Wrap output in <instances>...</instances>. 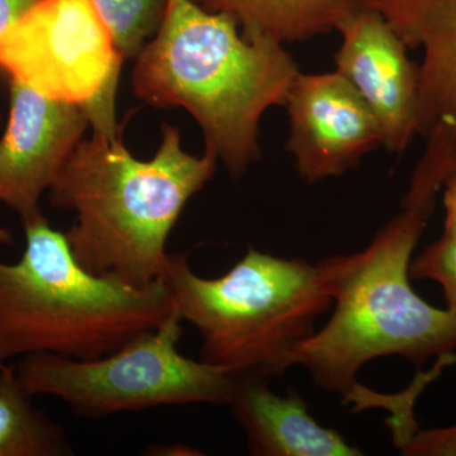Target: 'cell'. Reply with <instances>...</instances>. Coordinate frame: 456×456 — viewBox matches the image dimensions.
Returning a JSON list of instances; mask_svg holds the SVG:
<instances>
[{
    "instance_id": "cell-1",
    "label": "cell",
    "mask_w": 456,
    "mask_h": 456,
    "mask_svg": "<svg viewBox=\"0 0 456 456\" xmlns=\"http://www.w3.org/2000/svg\"><path fill=\"white\" fill-rule=\"evenodd\" d=\"M136 59V97L187 110L202 128L206 150L232 178L259 160L261 118L285 106L301 73L284 44L245 38L235 20L191 0H169L163 25Z\"/></svg>"
},
{
    "instance_id": "cell-2",
    "label": "cell",
    "mask_w": 456,
    "mask_h": 456,
    "mask_svg": "<svg viewBox=\"0 0 456 456\" xmlns=\"http://www.w3.org/2000/svg\"><path fill=\"white\" fill-rule=\"evenodd\" d=\"M217 158L184 151L178 128L163 126L154 159L140 161L118 137L93 134L49 189L51 206L75 212L65 233L84 269L147 287L165 277L167 241L185 204L213 178Z\"/></svg>"
},
{
    "instance_id": "cell-3",
    "label": "cell",
    "mask_w": 456,
    "mask_h": 456,
    "mask_svg": "<svg viewBox=\"0 0 456 456\" xmlns=\"http://www.w3.org/2000/svg\"><path fill=\"white\" fill-rule=\"evenodd\" d=\"M431 213L402 207L370 244L318 261L332 314L293 350L289 368L307 369L318 388L354 401L362 367L383 356L421 367L456 359V314L428 305L411 285L413 253Z\"/></svg>"
},
{
    "instance_id": "cell-4",
    "label": "cell",
    "mask_w": 456,
    "mask_h": 456,
    "mask_svg": "<svg viewBox=\"0 0 456 456\" xmlns=\"http://www.w3.org/2000/svg\"><path fill=\"white\" fill-rule=\"evenodd\" d=\"M23 226L22 257L0 261V364L33 354L102 358L173 311L165 277L139 288L93 274L44 215Z\"/></svg>"
},
{
    "instance_id": "cell-5",
    "label": "cell",
    "mask_w": 456,
    "mask_h": 456,
    "mask_svg": "<svg viewBox=\"0 0 456 456\" xmlns=\"http://www.w3.org/2000/svg\"><path fill=\"white\" fill-rule=\"evenodd\" d=\"M165 279L183 321L200 332V360L233 375L283 374L332 305L317 264L253 248L220 278L200 277L188 254H170Z\"/></svg>"
},
{
    "instance_id": "cell-6",
    "label": "cell",
    "mask_w": 456,
    "mask_h": 456,
    "mask_svg": "<svg viewBox=\"0 0 456 456\" xmlns=\"http://www.w3.org/2000/svg\"><path fill=\"white\" fill-rule=\"evenodd\" d=\"M183 322L174 303L160 325L102 358L27 355L14 367L18 382L29 397L53 395L97 419L174 404H228L236 375L182 355Z\"/></svg>"
},
{
    "instance_id": "cell-7",
    "label": "cell",
    "mask_w": 456,
    "mask_h": 456,
    "mask_svg": "<svg viewBox=\"0 0 456 456\" xmlns=\"http://www.w3.org/2000/svg\"><path fill=\"white\" fill-rule=\"evenodd\" d=\"M123 61L93 0H42L0 36V70L45 97L82 107L93 134L110 139Z\"/></svg>"
},
{
    "instance_id": "cell-8",
    "label": "cell",
    "mask_w": 456,
    "mask_h": 456,
    "mask_svg": "<svg viewBox=\"0 0 456 456\" xmlns=\"http://www.w3.org/2000/svg\"><path fill=\"white\" fill-rule=\"evenodd\" d=\"M408 49L422 51L417 134L425 149L402 207L434 212L456 169V0H364Z\"/></svg>"
},
{
    "instance_id": "cell-9",
    "label": "cell",
    "mask_w": 456,
    "mask_h": 456,
    "mask_svg": "<svg viewBox=\"0 0 456 456\" xmlns=\"http://www.w3.org/2000/svg\"><path fill=\"white\" fill-rule=\"evenodd\" d=\"M287 151L307 184L345 175L383 146L369 108L338 71L299 73L288 94Z\"/></svg>"
},
{
    "instance_id": "cell-10",
    "label": "cell",
    "mask_w": 456,
    "mask_h": 456,
    "mask_svg": "<svg viewBox=\"0 0 456 456\" xmlns=\"http://www.w3.org/2000/svg\"><path fill=\"white\" fill-rule=\"evenodd\" d=\"M336 31L341 36L336 71L377 119L383 146L403 152L417 136L419 65L386 18L367 4L342 20Z\"/></svg>"
},
{
    "instance_id": "cell-11",
    "label": "cell",
    "mask_w": 456,
    "mask_h": 456,
    "mask_svg": "<svg viewBox=\"0 0 456 456\" xmlns=\"http://www.w3.org/2000/svg\"><path fill=\"white\" fill-rule=\"evenodd\" d=\"M11 112L0 139V202L23 224L42 216L49 191L65 161L90 125L82 107L45 97L11 79Z\"/></svg>"
},
{
    "instance_id": "cell-12",
    "label": "cell",
    "mask_w": 456,
    "mask_h": 456,
    "mask_svg": "<svg viewBox=\"0 0 456 456\" xmlns=\"http://www.w3.org/2000/svg\"><path fill=\"white\" fill-rule=\"evenodd\" d=\"M268 378L236 375L228 406L256 456H359L362 450L334 428L311 416L307 402L296 391L279 395Z\"/></svg>"
},
{
    "instance_id": "cell-13",
    "label": "cell",
    "mask_w": 456,
    "mask_h": 456,
    "mask_svg": "<svg viewBox=\"0 0 456 456\" xmlns=\"http://www.w3.org/2000/svg\"><path fill=\"white\" fill-rule=\"evenodd\" d=\"M224 14L241 27L245 38L270 37L289 44L335 31L364 0H191Z\"/></svg>"
},
{
    "instance_id": "cell-14",
    "label": "cell",
    "mask_w": 456,
    "mask_h": 456,
    "mask_svg": "<svg viewBox=\"0 0 456 456\" xmlns=\"http://www.w3.org/2000/svg\"><path fill=\"white\" fill-rule=\"evenodd\" d=\"M18 382L14 367L0 370V456L74 454L61 426L37 408Z\"/></svg>"
},
{
    "instance_id": "cell-15",
    "label": "cell",
    "mask_w": 456,
    "mask_h": 456,
    "mask_svg": "<svg viewBox=\"0 0 456 456\" xmlns=\"http://www.w3.org/2000/svg\"><path fill=\"white\" fill-rule=\"evenodd\" d=\"M123 60L139 56L159 31L169 0H93Z\"/></svg>"
},
{
    "instance_id": "cell-16",
    "label": "cell",
    "mask_w": 456,
    "mask_h": 456,
    "mask_svg": "<svg viewBox=\"0 0 456 456\" xmlns=\"http://www.w3.org/2000/svg\"><path fill=\"white\" fill-rule=\"evenodd\" d=\"M410 275L439 284L448 310L456 314V233L444 232L411 261Z\"/></svg>"
},
{
    "instance_id": "cell-17",
    "label": "cell",
    "mask_w": 456,
    "mask_h": 456,
    "mask_svg": "<svg viewBox=\"0 0 456 456\" xmlns=\"http://www.w3.org/2000/svg\"><path fill=\"white\" fill-rule=\"evenodd\" d=\"M397 445L406 456H456V425L430 430L416 428Z\"/></svg>"
},
{
    "instance_id": "cell-18",
    "label": "cell",
    "mask_w": 456,
    "mask_h": 456,
    "mask_svg": "<svg viewBox=\"0 0 456 456\" xmlns=\"http://www.w3.org/2000/svg\"><path fill=\"white\" fill-rule=\"evenodd\" d=\"M42 0H0V36L22 20Z\"/></svg>"
},
{
    "instance_id": "cell-19",
    "label": "cell",
    "mask_w": 456,
    "mask_h": 456,
    "mask_svg": "<svg viewBox=\"0 0 456 456\" xmlns=\"http://www.w3.org/2000/svg\"><path fill=\"white\" fill-rule=\"evenodd\" d=\"M444 209H445V224L444 232L456 233V169L450 174L444 184Z\"/></svg>"
},
{
    "instance_id": "cell-20",
    "label": "cell",
    "mask_w": 456,
    "mask_h": 456,
    "mask_svg": "<svg viewBox=\"0 0 456 456\" xmlns=\"http://www.w3.org/2000/svg\"><path fill=\"white\" fill-rule=\"evenodd\" d=\"M0 242H3V244L11 242V235H9L8 231H5L4 228L2 227H0Z\"/></svg>"
},
{
    "instance_id": "cell-21",
    "label": "cell",
    "mask_w": 456,
    "mask_h": 456,
    "mask_svg": "<svg viewBox=\"0 0 456 456\" xmlns=\"http://www.w3.org/2000/svg\"><path fill=\"white\" fill-rule=\"evenodd\" d=\"M2 368H3V364H0V370H2Z\"/></svg>"
}]
</instances>
